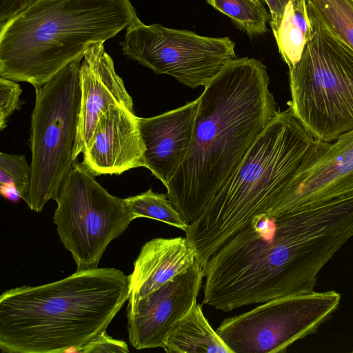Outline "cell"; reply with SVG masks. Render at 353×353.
<instances>
[{
  "label": "cell",
  "instance_id": "obj_1",
  "mask_svg": "<svg viewBox=\"0 0 353 353\" xmlns=\"http://www.w3.org/2000/svg\"><path fill=\"white\" fill-rule=\"evenodd\" d=\"M352 237L353 192L299 210L270 207L203 267V303L229 312L312 292L321 270Z\"/></svg>",
  "mask_w": 353,
  "mask_h": 353
},
{
  "label": "cell",
  "instance_id": "obj_2",
  "mask_svg": "<svg viewBox=\"0 0 353 353\" xmlns=\"http://www.w3.org/2000/svg\"><path fill=\"white\" fill-rule=\"evenodd\" d=\"M266 66L230 61L199 97L189 151L165 186L183 220L194 223L239 168L276 114Z\"/></svg>",
  "mask_w": 353,
  "mask_h": 353
},
{
  "label": "cell",
  "instance_id": "obj_3",
  "mask_svg": "<svg viewBox=\"0 0 353 353\" xmlns=\"http://www.w3.org/2000/svg\"><path fill=\"white\" fill-rule=\"evenodd\" d=\"M129 298L128 276L114 268L77 270L0 296V349L6 353L77 352L102 332Z\"/></svg>",
  "mask_w": 353,
  "mask_h": 353
},
{
  "label": "cell",
  "instance_id": "obj_4",
  "mask_svg": "<svg viewBox=\"0 0 353 353\" xmlns=\"http://www.w3.org/2000/svg\"><path fill=\"white\" fill-rule=\"evenodd\" d=\"M137 19L130 0H38L0 28V76L39 88Z\"/></svg>",
  "mask_w": 353,
  "mask_h": 353
},
{
  "label": "cell",
  "instance_id": "obj_5",
  "mask_svg": "<svg viewBox=\"0 0 353 353\" xmlns=\"http://www.w3.org/2000/svg\"><path fill=\"white\" fill-rule=\"evenodd\" d=\"M315 141L290 107L278 110L236 170L185 231L202 267L280 197Z\"/></svg>",
  "mask_w": 353,
  "mask_h": 353
},
{
  "label": "cell",
  "instance_id": "obj_6",
  "mask_svg": "<svg viewBox=\"0 0 353 353\" xmlns=\"http://www.w3.org/2000/svg\"><path fill=\"white\" fill-rule=\"evenodd\" d=\"M313 36L289 68V107L316 140L353 130V50L309 11Z\"/></svg>",
  "mask_w": 353,
  "mask_h": 353
},
{
  "label": "cell",
  "instance_id": "obj_7",
  "mask_svg": "<svg viewBox=\"0 0 353 353\" xmlns=\"http://www.w3.org/2000/svg\"><path fill=\"white\" fill-rule=\"evenodd\" d=\"M81 60L72 61L35 89L30 139L32 183L26 204L36 212H41L50 199L55 200L76 161L73 151L80 111Z\"/></svg>",
  "mask_w": 353,
  "mask_h": 353
},
{
  "label": "cell",
  "instance_id": "obj_8",
  "mask_svg": "<svg viewBox=\"0 0 353 353\" xmlns=\"http://www.w3.org/2000/svg\"><path fill=\"white\" fill-rule=\"evenodd\" d=\"M54 223L77 270L98 268L109 243L134 220L125 199L111 195L77 161L55 199Z\"/></svg>",
  "mask_w": 353,
  "mask_h": 353
},
{
  "label": "cell",
  "instance_id": "obj_9",
  "mask_svg": "<svg viewBox=\"0 0 353 353\" xmlns=\"http://www.w3.org/2000/svg\"><path fill=\"white\" fill-rule=\"evenodd\" d=\"M341 299L334 290L273 299L224 319L216 331L232 353L283 352L296 341L316 332Z\"/></svg>",
  "mask_w": 353,
  "mask_h": 353
},
{
  "label": "cell",
  "instance_id": "obj_10",
  "mask_svg": "<svg viewBox=\"0 0 353 353\" xmlns=\"http://www.w3.org/2000/svg\"><path fill=\"white\" fill-rule=\"evenodd\" d=\"M120 44L129 59L191 88L205 87L236 58L235 43L228 37L201 36L160 23L145 25L139 19L128 27Z\"/></svg>",
  "mask_w": 353,
  "mask_h": 353
},
{
  "label": "cell",
  "instance_id": "obj_11",
  "mask_svg": "<svg viewBox=\"0 0 353 353\" xmlns=\"http://www.w3.org/2000/svg\"><path fill=\"white\" fill-rule=\"evenodd\" d=\"M353 192V130L331 142L315 141L295 177L276 203L299 210Z\"/></svg>",
  "mask_w": 353,
  "mask_h": 353
},
{
  "label": "cell",
  "instance_id": "obj_12",
  "mask_svg": "<svg viewBox=\"0 0 353 353\" xmlns=\"http://www.w3.org/2000/svg\"><path fill=\"white\" fill-rule=\"evenodd\" d=\"M204 272L196 261L188 270L127 310L130 344L136 350L162 347L174 325L196 302Z\"/></svg>",
  "mask_w": 353,
  "mask_h": 353
},
{
  "label": "cell",
  "instance_id": "obj_13",
  "mask_svg": "<svg viewBox=\"0 0 353 353\" xmlns=\"http://www.w3.org/2000/svg\"><path fill=\"white\" fill-rule=\"evenodd\" d=\"M144 153L139 117L134 111L113 105L100 117L83 152L82 164L94 176L119 175L145 168Z\"/></svg>",
  "mask_w": 353,
  "mask_h": 353
},
{
  "label": "cell",
  "instance_id": "obj_14",
  "mask_svg": "<svg viewBox=\"0 0 353 353\" xmlns=\"http://www.w3.org/2000/svg\"><path fill=\"white\" fill-rule=\"evenodd\" d=\"M80 111L73 159L83 153L100 117L112 105L134 111L132 99L117 74L104 43H97L85 52L79 69Z\"/></svg>",
  "mask_w": 353,
  "mask_h": 353
},
{
  "label": "cell",
  "instance_id": "obj_15",
  "mask_svg": "<svg viewBox=\"0 0 353 353\" xmlns=\"http://www.w3.org/2000/svg\"><path fill=\"white\" fill-rule=\"evenodd\" d=\"M199 103L198 98L155 117H139L145 168L165 186L189 151Z\"/></svg>",
  "mask_w": 353,
  "mask_h": 353
},
{
  "label": "cell",
  "instance_id": "obj_16",
  "mask_svg": "<svg viewBox=\"0 0 353 353\" xmlns=\"http://www.w3.org/2000/svg\"><path fill=\"white\" fill-rule=\"evenodd\" d=\"M196 253L185 237L156 238L146 242L128 276V304L144 298L196 261Z\"/></svg>",
  "mask_w": 353,
  "mask_h": 353
},
{
  "label": "cell",
  "instance_id": "obj_17",
  "mask_svg": "<svg viewBox=\"0 0 353 353\" xmlns=\"http://www.w3.org/2000/svg\"><path fill=\"white\" fill-rule=\"evenodd\" d=\"M163 348L168 353H232L196 302L174 325Z\"/></svg>",
  "mask_w": 353,
  "mask_h": 353
},
{
  "label": "cell",
  "instance_id": "obj_18",
  "mask_svg": "<svg viewBox=\"0 0 353 353\" xmlns=\"http://www.w3.org/2000/svg\"><path fill=\"white\" fill-rule=\"evenodd\" d=\"M272 32L283 60L288 68L293 67L313 36L307 0H290Z\"/></svg>",
  "mask_w": 353,
  "mask_h": 353
},
{
  "label": "cell",
  "instance_id": "obj_19",
  "mask_svg": "<svg viewBox=\"0 0 353 353\" xmlns=\"http://www.w3.org/2000/svg\"><path fill=\"white\" fill-rule=\"evenodd\" d=\"M208 4L230 17L235 25L254 37L263 34L270 13L260 0H207Z\"/></svg>",
  "mask_w": 353,
  "mask_h": 353
},
{
  "label": "cell",
  "instance_id": "obj_20",
  "mask_svg": "<svg viewBox=\"0 0 353 353\" xmlns=\"http://www.w3.org/2000/svg\"><path fill=\"white\" fill-rule=\"evenodd\" d=\"M307 3L309 11L353 50V0H307Z\"/></svg>",
  "mask_w": 353,
  "mask_h": 353
},
{
  "label": "cell",
  "instance_id": "obj_21",
  "mask_svg": "<svg viewBox=\"0 0 353 353\" xmlns=\"http://www.w3.org/2000/svg\"><path fill=\"white\" fill-rule=\"evenodd\" d=\"M134 220L145 217L165 223L184 232L188 224L168 199L167 194L154 192L152 189L125 199Z\"/></svg>",
  "mask_w": 353,
  "mask_h": 353
},
{
  "label": "cell",
  "instance_id": "obj_22",
  "mask_svg": "<svg viewBox=\"0 0 353 353\" xmlns=\"http://www.w3.org/2000/svg\"><path fill=\"white\" fill-rule=\"evenodd\" d=\"M32 183L31 165L23 154L0 153V185L4 196L9 190L27 202Z\"/></svg>",
  "mask_w": 353,
  "mask_h": 353
},
{
  "label": "cell",
  "instance_id": "obj_23",
  "mask_svg": "<svg viewBox=\"0 0 353 353\" xmlns=\"http://www.w3.org/2000/svg\"><path fill=\"white\" fill-rule=\"evenodd\" d=\"M22 93L20 85L16 81L0 78V130L7 125L8 117L19 108V97Z\"/></svg>",
  "mask_w": 353,
  "mask_h": 353
},
{
  "label": "cell",
  "instance_id": "obj_24",
  "mask_svg": "<svg viewBox=\"0 0 353 353\" xmlns=\"http://www.w3.org/2000/svg\"><path fill=\"white\" fill-rule=\"evenodd\" d=\"M129 352L127 343L108 336L105 331L102 332L90 343L81 347L77 352L101 353V352Z\"/></svg>",
  "mask_w": 353,
  "mask_h": 353
},
{
  "label": "cell",
  "instance_id": "obj_25",
  "mask_svg": "<svg viewBox=\"0 0 353 353\" xmlns=\"http://www.w3.org/2000/svg\"><path fill=\"white\" fill-rule=\"evenodd\" d=\"M38 0H0V28Z\"/></svg>",
  "mask_w": 353,
  "mask_h": 353
},
{
  "label": "cell",
  "instance_id": "obj_26",
  "mask_svg": "<svg viewBox=\"0 0 353 353\" xmlns=\"http://www.w3.org/2000/svg\"><path fill=\"white\" fill-rule=\"evenodd\" d=\"M290 0H265L270 13V24L272 30L279 23L285 6Z\"/></svg>",
  "mask_w": 353,
  "mask_h": 353
},
{
  "label": "cell",
  "instance_id": "obj_27",
  "mask_svg": "<svg viewBox=\"0 0 353 353\" xmlns=\"http://www.w3.org/2000/svg\"><path fill=\"white\" fill-rule=\"evenodd\" d=\"M260 1H262V2H263V3H265V0H260Z\"/></svg>",
  "mask_w": 353,
  "mask_h": 353
}]
</instances>
